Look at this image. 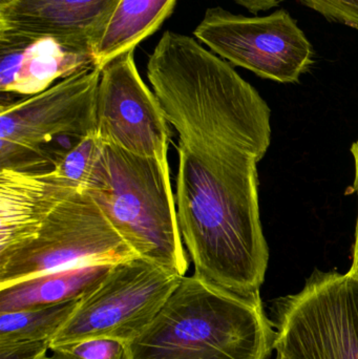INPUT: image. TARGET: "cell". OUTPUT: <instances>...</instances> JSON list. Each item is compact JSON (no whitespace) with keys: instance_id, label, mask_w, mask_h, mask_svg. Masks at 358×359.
<instances>
[{"instance_id":"16","label":"cell","mask_w":358,"mask_h":359,"mask_svg":"<svg viewBox=\"0 0 358 359\" xmlns=\"http://www.w3.org/2000/svg\"><path fill=\"white\" fill-rule=\"evenodd\" d=\"M46 359H130L128 343L115 339H83L50 347Z\"/></svg>"},{"instance_id":"4","label":"cell","mask_w":358,"mask_h":359,"mask_svg":"<svg viewBox=\"0 0 358 359\" xmlns=\"http://www.w3.org/2000/svg\"><path fill=\"white\" fill-rule=\"evenodd\" d=\"M101 69L92 67L16 102L1 103L0 170H54L84 139L96 135Z\"/></svg>"},{"instance_id":"2","label":"cell","mask_w":358,"mask_h":359,"mask_svg":"<svg viewBox=\"0 0 358 359\" xmlns=\"http://www.w3.org/2000/svg\"><path fill=\"white\" fill-rule=\"evenodd\" d=\"M275 327L261 297H243L193 274L183 276L128 346L130 359H268Z\"/></svg>"},{"instance_id":"19","label":"cell","mask_w":358,"mask_h":359,"mask_svg":"<svg viewBox=\"0 0 358 359\" xmlns=\"http://www.w3.org/2000/svg\"><path fill=\"white\" fill-rule=\"evenodd\" d=\"M351 153H352L353 158L355 162V190L358 194V140L357 142L353 143L351 147ZM347 273L351 278H355L358 280V215L357 221V228H355L354 243H353L352 248V265H351L350 270Z\"/></svg>"},{"instance_id":"8","label":"cell","mask_w":358,"mask_h":359,"mask_svg":"<svg viewBox=\"0 0 358 359\" xmlns=\"http://www.w3.org/2000/svg\"><path fill=\"white\" fill-rule=\"evenodd\" d=\"M193 34L231 65L280 83H296L315 63L312 44L284 8L245 16L209 8Z\"/></svg>"},{"instance_id":"9","label":"cell","mask_w":358,"mask_h":359,"mask_svg":"<svg viewBox=\"0 0 358 359\" xmlns=\"http://www.w3.org/2000/svg\"><path fill=\"white\" fill-rule=\"evenodd\" d=\"M135 50L101 69L96 97V137L101 143L168 163L170 130L155 93L144 83Z\"/></svg>"},{"instance_id":"14","label":"cell","mask_w":358,"mask_h":359,"mask_svg":"<svg viewBox=\"0 0 358 359\" xmlns=\"http://www.w3.org/2000/svg\"><path fill=\"white\" fill-rule=\"evenodd\" d=\"M176 4L177 0H120L95 50L97 67L102 69L119 55L135 50L161 27Z\"/></svg>"},{"instance_id":"1","label":"cell","mask_w":358,"mask_h":359,"mask_svg":"<svg viewBox=\"0 0 358 359\" xmlns=\"http://www.w3.org/2000/svg\"><path fill=\"white\" fill-rule=\"evenodd\" d=\"M147 78L179 134L177 213L195 276L260 297L269 248L258 164L270 147V107L224 59L180 33L156 46Z\"/></svg>"},{"instance_id":"12","label":"cell","mask_w":358,"mask_h":359,"mask_svg":"<svg viewBox=\"0 0 358 359\" xmlns=\"http://www.w3.org/2000/svg\"><path fill=\"white\" fill-rule=\"evenodd\" d=\"M83 187L55 168L48 172L0 170V251L31 236L44 219Z\"/></svg>"},{"instance_id":"10","label":"cell","mask_w":358,"mask_h":359,"mask_svg":"<svg viewBox=\"0 0 358 359\" xmlns=\"http://www.w3.org/2000/svg\"><path fill=\"white\" fill-rule=\"evenodd\" d=\"M97 67L94 48L46 36L0 31V92L34 96Z\"/></svg>"},{"instance_id":"6","label":"cell","mask_w":358,"mask_h":359,"mask_svg":"<svg viewBox=\"0 0 358 359\" xmlns=\"http://www.w3.org/2000/svg\"><path fill=\"white\" fill-rule=\"evenodd\" d=\"M275 350L287 359H358V280L315 270L277 305Z\"/></svg>"},{"instance_id":"15","label":"cell","mask_w":358,"mask_h":359,"mask_svg":"<svg viewBox=\"0 0 358 359\" xmlns=\"http://www.w3.org/2000/svg\"><path fill=\"white\" fill-rule=\"evenodd\" d=\"M79 301L0 313V341H50L67 324Z\"/></svg>"},{"instance_id":"7","label":"cell","mask_w":358,"mask_h":359,"mask_svg":"<svg viewBox=\"0 0 358 359\" xmlns=\"http://www.w3.org/2000/svg\"><path fill=\"white\" fill-rule=\"evenodd\" d=\"M182 278L142 257L115 264L102 282L80 299L50 347L98 337L128 343L153 322Z\"/></svg>"},{"instance_id":"21","label":"cell","mask_w":358,"mask_h":359,"mask_svg":"<svg viewBox=\"0 0 358 359\" xmlns=\"http://www.w3.org/2000/svg\"><path fill=\"white\" fill-rule=\"evenodd\" d=\"M12 1H14V0H0V8L8 6V4H10Z\"/></svg>"},{"instance_id":"13","label":"cell","mask_w":358,"mask_h":359,"mask_svg":"<svg viewBox=\"0 0 358 359\" xmlns=\"http://www.w3.org/2000/svg\"><path fill=\"white\" fill-rule=\"evenodd\" d=\"M111 266L65 268L1 287L0 313L79 301L102 282Z\"/></svg>"},{"instance_id":"11","label":"cell","mask_w":358,"mask_h":359,"mask_svg":"<svg viewBox=\"0 0 358 359\" xmlns=\"http://www.w3.org/2000/svg\"><path fill=\"white\" fill-rule=\"evenodd\" d=\"M120 0H14L0 8V31L46 36L96 50Z\"/></svg>"},{"instance_id":"5","label":"cell","mask_w":358,"mask_h":359,"mask_svg":"<svg viewBox=\"0 0 358 359\" xmlns=\"http://www.w3.org/2000/svg\"><path fill=\"white\" fill-rule=\"evenodd\" d=\"M137 257L84 190L54 209L35 232L0 251V288L55 270L115 265Z\"/></svg>"},{"instance_id":"17","label":"cell","mask_w":358,"mask_h":359,"mask_svg":"<svg viewBox=\"0 0 358 359\" xmlns=\"http://www.w3.org/2000/svg\"><path fill=\"white\" fill-rule=\"evenodd\" d=\"M330 22L340 23L358 31V0H300Z\"/></svg>"},{"instance_id":"18","label":"cell","mask_w":358,"mask_h":359,"mask_svg":"<svg viewBox=\"0 0 358 359\" xmlns=\"http://www.w3.org/2000/svg\"><path fill=\"white\" fill-rule=\"evenodd\" d=\"M50 341H0V359H46Z\"/></svg>"},{"instance_id":"22","label":"cell","mask_w":358,"mask_h":359,"mask_svg":"<svg viewBox=\"0 0 358 359\" xmlns=\"http://www.w3.org/2000/svg\"><path fill=\"white\" fill-rule=\"evenodd\" d=\"M275 359H287V358H284V356L281 355V354H277V358H275Z\"/></svg>"},{"instance_id":"20","label":"cell","mask_w":358,"mask_h":359,"mask_svg":"<svg viewBox=\"0 0 358 359\" xmlns=\"http://www.w3.org/2000/svg\"><path fill=\"white\" fill-rule=\"evenodd\" d=\"M235 1L247 8L252 14H258L273 8H277L283 0H235Z\"/></svg>"},{"instance_id":"3","label":"cell","mask_w":358,"mask_h":359,"mask_svg":"<svg viewBox=\"0 0 358 359\" xmlns=\"http://www.w3.org/2000/svg\"><path fill=\"white\" fill-rule=\"evenodd\" d=\"M83 190L137 257L185 276L188 259L170 163L100 142Z\"/></svg>"}]
</instances>
